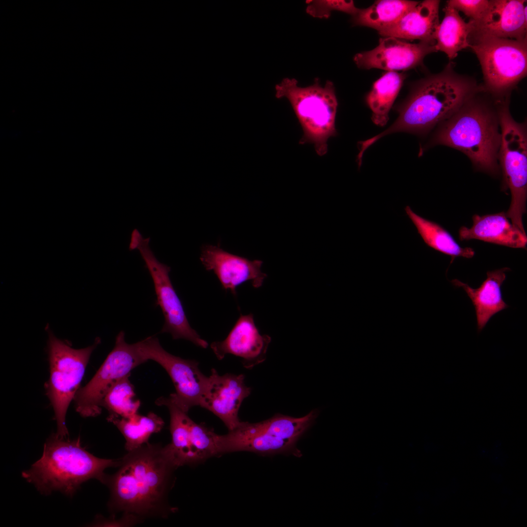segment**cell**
Returning <instances> with one entry per match:
<instances>
[{
  "label": "cell",
  "instance_id": "12",
  "mask_svg": "<svg viewBox=\"0 0 527 527\" xmlns=\"http://www.w3.org/2000/svg\"><path fill=\"white\" fill-rule=\"evenodd\" d=\"M149 238H143L138 249L152 277L157 297L156 304L164 318L161 333H170L173 339H184L203 348L208 343L190 326L182 304L169 277L170 267L159 261L149 246Z\"/></svg>",
  "mask_w": 527,
  "mask_h": 527
},
{
  "label": "cell",
  "instance_id": "28",
  "mask_svg": "<svg viewBox=\"0 0 527 527\" xmlns=\"http://www.w3.org/2000/svg\"><path fill=\"white\" fill-rule=\"evenodd\" d=\"M306 13L319 19H328L331 12L338 11L354 16L359 11L353 0H307Z\"/></svg>",
  "mask_w": 527,
  "mask_h": 527
},
{
  "label": "cell",
  "instance_id": "1",
  "mask_svg": "<svg viewBox=\"0 0 527 527\" xmlns=\"http://www.w3.org/2000/svg\"><path fill=\"white\" fill-rule=\"evenodd\" d=\"M118 471L106 475L103 484L110 491L108 507L131 522L164 517L172 472L177 468L165 446L148 443L128 451L120 459Z\"/></svg>",
  "mask_w": 527,
  "mask_h": 527
},
{
  "label": "cell",
  "instance_id": "8",
  "mask_svg": "<svg viewBox=\"0 0 527 527\" xmlns=\"http://www.w3.org/2000/svg\"><path fill=\"white\" fill-rule=\"evenodd\" d=\"M468 41L481 66L484 90L497 99L509 97L527 75V39L470 35Z\"/></svg>",
  "mask_w": 527,
  "mask_h": 527
},
{
  "label": "cell",
  "instance_id": "19",
  "mask_svg": "<svg viewBox=\"0 0 527 527\" xmlns=\"http://www.w3.org/2000/svg\"><path fill=\"white\" fill-rule=\"evenodd\" d=\"M470 228L462 226L459 230L460 241L476 239L514 248H526V233L514 225L505 211L472 217Z\"/></svg>",
  "mask_w": 527,
  "mask_h": 527
},
{
  "label": "cell",
  "instance_id": "5",
  "mask_svg": "<svg viewBox=\"0 0 527 527\" xmlns=\"http://www.w3.org/2000/svg\"><path fill=\"white\" fill-rule=\"evenodd\" d=\"M275 89L276 98L289 101L301 126L303 134L299 144H312L318 156L325 155L328 140L338 134L335 122L338 103L333 83L327 80L322 86L315 78L312 84L301 87L295 79L286 78Z\"/></svg>",
  "mask_w": 527,
  "mask_h": 527
},
{
  "label": "cell",
  "instance_id": "2",
  "mask_svg": "<svg viewBox=\"0 0 527 527\" xmlns=\"http://www.w3.org/2000/svg\"><path fill=\"white\" fill-rule=\"evenodd\" d=\"M482 88L473 78L456 72L449 63L441 72L415 83L397 108L398 117L381 133L358 143L360 156L381 138L397 132L425 136L448 119Z\"/></svg>",
  "mask_w": 527,
  "mask_h": 527
},
{
  "label": "cell",
  "instance_id": "25",
  "mask_svg": "<svg viewBox=\"0 0 527 527\" xmlns=\"http://www.w3.org/2000/svg\"><path fill=\"white\" fill-rule=\"evenodd\" d=\"M419 1L405 0H376L370 6L359 9L352 16L354 25L364 26L380 31L397 22Z\"/></svg>",
  "mask_w": 527,
  "mask_h": 527
},
{
  "label": "cell",
  "instance_id": "10",
  "mask_svg": "<svg viewBox=\"0 0 527 527\" xmlns=\"http://www.w3.org/2000/svg\"><path fill=\"white\" fill-rule=\"evenodd\" d=\"M145 362L134 344L125 340V333L117 335L115 346L91 380L79 388L74 398L77 411L83 417H95L101 411V403L108 390L119 380L130 375Z\"/></svg>",
  "mask_w": 527,
  "mask_h": 527
},
{
  "label": "cell",
  "instance_id": "22",
  "mask_svg": "<svg viewBox=\"0 0 527 527\" xmlns=\"http://www.w3.org/2000/svg\"><path fill=\"white\" fill-rule=\"evenodd\" d=\"M443 11L444 19L435 32V48L451 60L457 56L459 51L470 47L468 37L473 24L470 20L466 22L458 11L447 5Z\"/></svg>",
  "mask_w": 527,
  "mask_h": 527
},
{
  "label": "cell",
  "instance_id": "13",
  "mask_svg": "<svg viewBox=\"0 0 527 527\" xmlns=\"http://www.w3.org/2000/svg\"><path fill=\"white\" fill-rule=\"evenodd\" d=\"M169 411L171 442L165 446L176 468L202 463L218 456V434L203 424L191 419L174 402L164 404Z\"/></svg>",
  "mask_w": 527,
  "mask_h": 527
},
{
  "label": "cell",
  "instance_id": "6",
  "mask_svg": "<svg viewBox=\"0 0 527 527\" xmlns=\"http://www.w3.org/2000/svg\"><path fill=\"white\" fill-rule=\"evenodd\" d=\"M316 416V411H311L300 418L276 414L259 423L241 422L227 434H218L219 454L249 451L264 456L284 454L300 457L302 454L296 443Z\"/></svg>",
  "mask_w": 527,
  "mask_h": 527
},
{
  "label": "cell",
  "instance_id": "17",
  "mask_svg": "<svg viewBox=\"0 0 527 527\" xmlns=\"http://www.w3.org/2000/svg\"><path fill=\"white\" fill-rule=\"evenodd\" d=\"M270 342V336L260 334L250 313L241 314L226 338L212 342L210 347L219 360L234 355L241 359L244 367L251 368L265 360Z\"/></svg>",
  "mask_w": 527,
  "mask_h": 527
},
{
  "label": "cell",
  "instance_id": "7",
  "mask_svg": "<svg viewBox=\"0 0 527 527\" xmlns=\"http://www.w3.org/2000/svg\"><path fill=\"white\" fill-rule=\"evenodd\" d=\"M509 97L498 101V112L501 132L498 162L503 175L502 187L509 189L511 201L506 212L511 223L526 233L523 216L527 198V132L525 123L512 117Z\"/></svg>",
  "mask_w": 527,
  "mask_h": 527
},
{
  "label": "cell",
  "instance_id": "20",
  "mask_svg": "<svg viewBox=\"0 0 527 527\" xmlns=\"http://www.w3.org/2000/svg\"><path fill=\"white\" fill-rule=\"evenodd\" d=\"M440 0H426L405 14L397 22L380 31L383 37L435 42L434 35L439 24Z\"/></svg>",
  "mask_w": 527,
  "mask_h": 527
},
{
  "label": "cell",
  "instance_id": "4",
  "mask_svg": "<svg viewBox=\"0 0 527 527\" xmlns=\"http://www.w3.org/2000/svg\"><path fill=\"white\" fill-rule=\"evenodd\" d=\"M53 434L46 440L41 457L22 476L41 493L60 491L72 496L81 485L90 479L103 482L104 471L118 466L120 460L99 458L82 446L80 437L65 439Z\"/></svg>",
  "mask_w": 527,
  "mask_h": 527
},
{
  "label": "cell",
  "instance_id": "29",
  "mask_svg": "<svg viewBox=\"0 0 527 527\" xmlns=\"http://www.w3.org/2000/svg\"><path fill=\"white\" fill-rule=\"evenodd\" d=\"M490 0H449L446 5L463 12L476 22L480 20L486 11Z\"/></svg>",
  "mask_w": 527,
  "mask_h": 527
},
{
  "label": "cell",
  "instance_id": "18",
  "mask_svg": "<svg viewBox=\"0 0 527 527\" xmlns=\"http://www.w3.org/2000/svg\"><path fill=\"white\" fill-rule=\"evenodd\" d=\"M526 2L525 0H490L483 18L476 22L471 21L473 28L470 35L527 39Z\"/></svg>",
  "mask_w": 527,
  "mask_h": 527
},
{
  "label": "cell",
  "instance_id": "9",
  "mask_svg": "<svg viewBox=\"0 0 527 527\" xmlns=\"http://www.w3.org/2000/svg\"><path fill=\"white\" fill-rule=\"evenodd\" d=\"M47 329L50 377L46 384L47 394L55 413L56 434L66 438L68 435L65 425L67 409L79 389L90 356L101 339L97 338L92 345L75 349Z\"/></svg>",
  "mask_w": 527,
  "mask_h": 527
},
{
  "label": "cell",
  "instance_id": "27",
  "mask_svg": "<svg viewBox=\"0 0 527 527\" xmlns=\"http://www.w3.org/2000/svg\"><path fill=\"white\" fill-rule=\"evenodd\" d=\"M126 376L117 382L107 392L101 403L109 414L127 418L138 413L141 402L135 400L134 387Z\"/></svg>",
  "mask_w": 527,
  "mask_h": 527
},
{
  "label": "cell",
  "instance_id": "30",
  "mask_svg": "<svg viewBox=\"0 0 527 527\" xmlns=\"http://www.w3.org/2000/svg\"><path fill=\"white\" fill-rule=\"evenodd\" d=\"M143 238L142 234L137 229H134L131 235L129 249L133 250L137 249Z\"/></svg>",
  "mask_w": 527,
  "mask_h": 527
},
{
  "label": "cell",
  "instance_id": "21",
  "mask_svg": "<svg viewBox=\"0 0 527 527\" xmlns=\"http://www.w3.org/2000/svg\"><path fill=\"white\" fill-rule=\"evenodd\" d=\"M509 269L504 267L487 272L486 279L477 288H473L457 279L451 281L453 285L462 288L471 299L479 332L494 314L509 307L503 299L501 287L506 280V272Z\"/></svg>",
  "mask_w": 527,
  "mask_h": 527
},
{
  "label": "cell",
  "instance_id": "11",
  "mask_svg": "<svg viewBox=\"0 0 527 527\" xmlns=\"http://www.w3.org/2000/svg\"><path fill=\"white\" fill-rule=\"evenodd\" d=\"M134 345L145 362L153 360L166 370L176 390L170 396L180 407L187 412L191 407L200 405L208 377L200 370L198 362L169 353L156 337H148Z\"/></svg>",
  "mask_w": 527,
  "mask_h": 527
},
{
  "label": "cell",
  "instance_id": "26",
  "mask_svg": "<svg viewBox=\"0 0 527 527\" xmlns=\"http://www.w3.org/2000/svg\"><path fill=\"white\" fill-rule=\"evenodd\" d=\"M107 420L113 423L125 439V448L130 451L148 442L151 435L159 432L164 423L157 414L149 412L146 415L138 413L127 418L109 414Z\"/></svg>",
  "mask_w": 527,
  "mask_h": 527
},
{
  "label": "cell",
  "instance_id": "3",
  "mask_svg": "<svg viewBox=\"0 0 527 527\" xmlns=\"http://www.w3.org/2000/svg\"><path fill=\"white\" fill-rule=\"evenodd\" d=\"M498 100L482 85L480 90L437 127L424 147L443 145L453 148L467 156L476 170L499 176L501 132Z\"/></svg>",
  "mask_w": 527,
  "mask_h": 527
},
{
  "label": "cell",
  "instance_id": "14",
  "mask_svg": "<svg viewBox=\"0 0 527 527\" xmlns=\"http://www.w3.org/2000/svg\"><path fill=\"white\" fill-rule=\"evenodd\" d=\"M436 52L435 42L410 43L394 37H383L377 47L356 54L353 61L361 69L406 70L422 64L426 56Z\"/></svg>",
  "mask_w": 527,
  "mask_h": 527
},
{
  "label": "cell",
  "instance_id": "24",
  "mask_svg": "<svg viewBox=\"0 0 527 527\" xmlns=\"http://www.w3.org/2000/svg\"><path fill=\"white\" fill-rule=\"evenodd\" d=\"M405 78L404 74L388 71L373 83L366 97L372 112L371 120L377 126H385L389 120V112Z\"/></svg>",
  "mask_w": 527,
  "mask_h": 527
},
{
  "label": "cell",
  "instance_id": "23",
  "mask_svg": "<svg viewBox=\"0 0 527 527\" xmlns=\"http://www.w3.org/2000/svg\"><path fill=\"white\" fill-rule=\"evenodd\" d=\"M405 210L426 244L451 256V263L457 257L469 259L475 255L473 248L461 246L452 236L438 223L418 215L408 205Z\"/></svg>",
  "mask_w": 527,
  "mask_h": 527
},
{
  "label": "cell",
  "instance_id": "15",
  "mask_svg": "<svg viewBox=\"0 0 527 527\" xmlns=\"http://www.w3.org/2000/svg\"><path fill=\"white\" fill-rule=\"evenodd\" d=\"M251 393L243 374L220 375L212 368L200 406L219 417L231 431L240 424L238 413L242 402Z\"/></svg>",
  "mask_w": 527,
  "mask_h": 527
},
{
  "label": "cell",
  "instance_id": "16",
  "mask_svg": "<svg viewBox=\"0 0 527 527\" xmlns=\"http://www.w3.org/2000/svg\"><path fill=\"white\" fill-rule=\"evenodd\" d=\"M200 259L206 270L216 275L223 288L235 296L237 287L242 284L251 282L254 287L259 288L267 277L261 270L262 261L250 260L218 246H203Z\"/></svg>",
  "mask_w": 527,
  "mask_h": 527
}]
</instances>
